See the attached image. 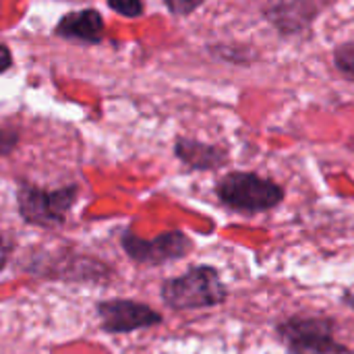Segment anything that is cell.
Returning a JSON list of instances; mask_svg holds the SVG:
<instances>
[{
	"label": "cell",
	"mask_w": 354,
	"mask_h": 354,
	"mask_svg": "<svg viewBox=\"0 0 354 354\" xmlns=\"http://www.w3.org/2000/svg\"><path fill=\"white\" fill-rule=\"evenodd\" d=\"M228 299L220 272L212 266H195L187 274L162 284V301L178 311L218 307Z\"/></svg>",
	"instance_id": "1"
},
{
	"label": "cell",
	"mask_w": 354,
	"mask_h": 354,
	"mask_svg": "<svg viewBox=\"0 0 354 354\" xmlns=\"http://www.w3.org/2000/svg\"><path fill=\"white\" fill-rule=\"evenodd\" d=\"M218 199L241 214H261L282 203L284 189L255 172H228L216 183Z\"/></svg>",
	"instance_id": "2"
},
{
	"label": "cell",
	"mask_w": 354,
	"mask_h": 354,
	"mask_svg": "<svg viewBox=\"0 0 354 354\" xmlns=\"http://www.w3.org/2000/svg\"><path fill=\"white\" fill-rule=\"evenodd\" d=\"M334 322L319 315H295L276 330L288 354H351L336 340Z\"/></svg>",
	"instance_id": "3"
},
{
	"label": "cell",
	"mask_w": 354,
	"mask_h": 354,
	"mask_svg": "<svg viewBox=\"0 0 354 354\" xmlns=\"http://www.w3.org/2000/svg\"><path fill=\"white\" fill-rule=\"evenodd\" d=\"M77 201V187H62L58 191H41L33 185H21L17 193L19 214L27 224L58 226Z\"/></svg>",
	"instance_id": "4"
},
{
	"label": "cell",
	"mask_w": 354,
	"mask_h": 354,
	"mask_svg": "<svg viewBox=\"0 0 354 354\" xmlns=\"http://www.w3.org/2000/svg\"><path fill=\"white\" fill-rule=\"evenodd\" d=\"M122 249L137 263L162 266V263H168V261L183 259L193 249V241L180 230H170V232L158 234L151 241L139 239L137 234L127 230L122 234Z\"/></svg>",
	"instance_id": "5"
},
{
	"label": "cell",
	"mask_w": 354,
	"mask_h": 354,
	"mask_svg": "<svg viewBox=\"0 0 354 354\" xmlns=\"http://www.w3.org/2000/svg\"><path fill=\"white\" fill-rule=\"evenodd\" d=\"M97 315L102 319V328L110 334H127L162 324V315L158 311L127 299L102 301L97 305Z\"/></svg>",
	"instance_id": "6"
},
{
	"label": "cell",
	"mask_w": 354,
	"mask_h": 354,
	"mask_svg": "<svg viewBox=\"0 0 354 354\" xmlns=\"http://www.w3.org/2000/svg\"><path fill=\"white\" fill-rule=\"evenodd\" d=\"M263 15L282 35H297L317 19L319 4L317 0H268Z\"/></svg>",
	"instance_id": "7"
},
{
	"label": "cell",
	"mask_w": 354,
	"mask_h": 354,
	"mask_svg": "<svg viewBox=\"0 0 354 354\" xmlns=\"http://www.w3.org/2000/svg\"><path fill=\"white\" fill-rule=\"evenodd\" d=\"M174 153L191 170H218L228 162V151L224 147L187 137L176 139Z\"/></svg>",
	"instance_id": "8"
},
{
	"label": "cell",
	"mask_w": 354,
	"mask_h": 354,
	"mask_svg": "<svg viewBox=\"0 0 354 354\" xmlns=\"http://www.w3.org/2000/svg\"><path fill=\"white\" fill-rule=\"evenodd\" d=\"M56 33L64 35V37H75V39L95 44L104 35V19L97 10L71 12L58 23Z\"/></svg>",
	"instance_id": "9"
},
{
	"label": "cell",
	"mask_w": 354,
	"mask_h": 354,
	"mask_svg": "<svg viewBox=\"0 0 354 354\" xmlns=\"http://www.w3.org/2000/svg\"><path fill=\"white\" fill-rule=\"evenodd\" d=\"M334 64L346 79L354 83V41H344L334 48Z\"/></svg>",
	"instance_id": "10"
},
{
	"label": "cell",
	"mask_w": 354,
	"mask_h": 354,
	"mask_svg": "<svg viewBox=\"0 0 354 354\" xmlns=\"http://www.w3.org/2000/svg\"><path fill=\"white\" fill-rule=\"evenodd\" d=\"M108 4L122 17H139L143 12V0H108Z\"/></svg>",
	"instance_id": "11"
},
{
	"label": "cell",
	"mask_w": 354,
	"mask_h": 354,
	"mask_svg": "<svg viewBox=\"0 0 354 354\" xmlns=\"http://www.w3.org/2000/svg\"><path fill=\"white\" fill-rule=\"evenodd\" d=\"M168 10L176 17H187L191 12H195L205 0H164Z\"/></svg>",
	"instance_id": "12"
},
{
	"label": "cell",
	"mask_w": 354,
	"mask_h": 354,
	"mask_svg": "<svg viewBox=\"0 0 354 354\" xmlns=\"http://www.w3.org/2000/svg\"><path fill=\"white\" fill-rule=\"evenodd\" d=\"M15 145H17V133L0 129V156H6L8 151H12Z\"/></svg>",
	"instance_id": "13"
},
{
	"label": "cell",
	"mask_w": 354,
	"mask_h": 354,
	"mask_svg": "<svg viewBox=\"0 0 354 354\" xmlns=\"http://www.w3.org/2000/svg\"><path fill=\"white\" fill-rule=\"evenodd\" d=\"M10 253H12V243H10V239L4 236V234H0V272L6 268Z\"/></svg>",
	"instance_id": "14"
},
{
	"label": "cell",
	"mask_w": 354,
	"mask_h": 354,
	"mask_svg": "<svg viewBox=\"0 0 354 354\" xmlns=\"http://www.w3.org/2000/svg\"><path fill=\"white\" fill-rule=\"evenodd\" d=\"M12 64V58H10V52L0 44V73H4L6 68H10Z\"/></svg>",
	"instance_id": "15"
}]
</instances>
